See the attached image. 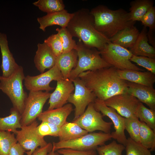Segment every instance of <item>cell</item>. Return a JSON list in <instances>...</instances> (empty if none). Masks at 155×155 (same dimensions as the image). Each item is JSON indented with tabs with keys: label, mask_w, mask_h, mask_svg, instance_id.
<instances>
[{
	"label": "cell",
	"mask_w": 155,
	"mask_h": 155,
	"mask_svg": "<svg viewBox=\"0 0 155 155\" xmlns=\"http://www.w3.org/2000/svg\"><path fill=\"white\" fill-rule=\"evenodd\" d=\"M118 69L111 66L87 71L78 77L96 98L105 101L116 95L127 93V81L121 79Z\"/></svg>",
	"instance_id": "cell-1"
},
{
	"label": "cell",
	"mask_w": 155,
	"mask_h": 155,
	"mask_svg": "<svg viewBox=\"0 0 155 155\" xmlns=\"http://www.w3.org/2000/svg\"><path fill=\"white\" fill-rule=\"evenodd\" d=\"M73 13L66 27L73 37L78 38L86 45L99 51L111 42L96 29L94 18L89 9L82 8Z\"/></svg>",
	"instance_id": "cell-2"
},
{
	"label": "cell",
	"mask_w": 155,
	"mask_h": 155,
	"mask_svg": "<svg viewBox=\"0 0 155 155\" xmlns=\"http://www.w3.org/2000/svg\"><path fill=\"white\" fill-rule=\"evenodd\" d=\"M96 29L109 39L120 30L134 26L129 12L122 8L116 10L100 5L90 11Z\"/></svg>",
	"instance_id": "cell-3"
},
{
	"label": "cell",
	"mask_w": 155,
	"mask_h": 155,
	"mask_svg": "<svg viewBox=\"0 0 155 155\" xmlns=\"http://www.w3.org/2000/svg\"><path fill=\"white\" fill-rule=\"evenodd\" d=\"M75 50L78 55V62L76 67L70 73L69 79L72 81L83 72L112 66L104 61L97 49L86 45L80 40L77 43Z\"/></svg>",
	"instance_id": "cell-4"
},
{
	"label": "cell",
	"mask_w": 155,
	"mask_h": 155,
	"mask_svg": "<svg viewBox=\"0 0 155 155\" xmlns=\"http://www.w3.org/2000/svg\"><path fill=\"white\" fill-rule=\"evenodd\" d=\"M25 77L23 68L21 66L8 77L0 75V90L8 97L13 107L21 115L28 96L23 88Z\"/></svg>",
	"instance_id": "cell-5"
},
{
	"label": "cell",
	"mask_w": 155,
	"mask_h": 155,
	"mask_svg": "<svg viewBox=\"0 0 155 155\" xmlns=\"http://www.w3.org/2000/svg\"><path fill=\"white\" fill-rule=\"evenodd\" d=\"M99 51L106 62L118 69L140 71L144 70L131 62L130 59L133 55L126 48L110 42L106 44Z\"/></svg>",
	"instance_id": "cell-6"
},
{
	"label": "cell",
	"mask_w": 155,
	"mask_h": 155,
	"mask_svg": "<svg viewBox=\"0 0 155 155\" xmlns=\"http://www.w3.org/2000/svg\"><path fill=\"white\" fill-rule=\"evenodd\" d=\"M111 138L110 133H88L74 140L53 142L52 150L55 151L65 148L79 150H96L98 146L104 145L106 142Z\"/></svg>",
	"instance_id": "cell-7"
},
{
	"label": "cell",
	"mask_w": 155,
	"mask_h": 155,
	"mask_svg": "<svg viewBox=\"0 0 155 155\" xmlns=\"http://www.w3.org/2000/svg\"><path fill=\"white\" fill-rule=\"evenodd\" d=\"M50 94L46 91H30L21 115L22 127L28 125L36 120L42 112L43 106Z\"/></svg>",
	"instance_id": "cell-8"
},
{
	"label": "cell",
	"mask_w": 155,
	"mask_h": 155,
	"mask_svg": "<svg viewBox=\"0 0 155 155\" xmlns=\"http://www.w3.org/2000/svg\"><path fill=\"white\" fill-rule=\"evenodd\" d=\"M102 115L96 110L93 102L90 103L84 113L72 121L88 132L96 130L110 133L112 122H107L103 119Z\"/></svg>",
	"instance_id": "cell-9"
},
{
	"label": "cell",
	"mask_w": 155,
	"mask_h": 155,
	"mask_svg": "<svg viewBox=\"0 0 155 155\" xmlns=\"http://www.w3.org/2000/svg\"><path fill=\"white\" fill-rule=\"evenodd\" d=\"M38 125V122L35 120L28 125L22 126L16 135L17 143L27 151L25 152L27 155H32L37 148L43 147L48 143L37 133Z\"/></svg>",
	"instance_id": "cell-10"
},
{
	"label": "cell",
	"mask_w": 155,
	"mask_h": 155,
	"mask_svg": "<svg viewBox=\"0 0 155 155\" xmlns=\"http://www.w3.org/2000/svg\"><path fill=\"white\" fill-rule=\"evenodd\" d=\"M63 79L61 71L55 65L48 71L39 75L25 76L24 85L26 88L29 91L45 90L49 92L54 88L50 86L51 81H57Z\"/></svg>",
	"instance_id": "cell-11"
},
{
	"label": "cell",
	"mask_w": 155,
	"mask_h": 155,
	"mask_svg": "<svg viewBox=\"0 0 155 155\" xmlns=\"http://www.w3.org/2000/svg\"><path fill=\"white\" fill-rule=\"evenodd\" d=\"M72 82L75 86V92L70 95L68 102L73 104L75 107L74 120L84 113L87 106L94 102L96 97L78 77Z\"/></svg>",
	"instance_id": "cell-12"
},
{
	"label": "cell",
	"mask_w": 155,
	"mask_h": 155,
	"mask_svg": "<svg viewBox=\"0 0 155 155\" xmlns=\"http://www.w3.org/2000/svg\"><path fill=\"white\" fill-rule=\"evenodd\" d=\"M93 104L96 110L101 112L103 117L107 116L112 121L115 131L111 133L112 138L125 146L127 139L125 133L124 117L113 108L107 106L104 100L96 98Z\"/></svg>",
	"instance_id": "cell-13"
},
{
	"label": "cell",
	"mask_w": 155,
	"mask_h": 155,
	"mask_svg": "<svg viewBox=\"0 0 155 155\" xmlns=\"http://www.w3.org/2000/svg\"><path fill=\"white\" fill-rule=\"evenodd\" d=\"M104 102L107 106L126 118L135 115L140 102L136 98L127 93L115 95Z\"/></svg>",
	"instance_id": "cell-14"
},
{
	"label": "cell",
	"mask_w": 155,
	"mask_h": 155,
	"mask_svg": "<svg viewBox=\"0 0 155 155\" xmlns=\"http://www.w3.org/2000/svg\"><path fill=\"white\" fill-rule=\"evenodd\" d=\"M75 90L72 82L69 79L57 81L55 90L51 93L48 110H52L62 107L68 102V99Z\"/></svg>",
	"instance_id": "cell-15"
},
{
	"label": "cell",
	"mask_w": 155,
	"mask_h": 155,
	"mask_svg": "<svg viewBox=\"0 0 155 155\" xmlns=\"http://www.w3.org/2000/svg\"><path fill=\"white\" fill-rule=\"evenodd\" d=\"M0 48L2 62L1 66L2 76L8 77L20 67L16 62L8 46L6 34L0 32Z\"/></svg>",
	"instance_id": "cell-16"
},
{
	"label": "cell",
	"mask_w": 155,
	"mask_h": 155,
	"mask_svg": "<svg viewBox=\"0 0 155 155\" xmlns=\"http://www.w3.org/2000/svg\"><path fill=\"white\" fill-rule=\"evenodd\" d=\"M127 93L146 104L150 109L155 110V89L127 81Z\"/></svg>",
	"instance_id": "cell-17"
},
{
	"label": "cell",
	"mask_w": 155,
	"mask_h": 155,
	"mask_svg": "<svg viewBox=\"0 0 155 155\" xmlns=\"http://www.w3.org/2000/svg\"><path fill=\"white\" fill-rule=\"evenodd\" d=\"M34 59L37 69L41 73L46 69H50L55 65L56 57L45 43H39Z\"/></svg>",
	"instance_id": "cell-18"
},
{
	"label": "cell",
	"mask_w": 155,
	"mask_h": 155,
	"mask_svg": "<svg viewBox=\"0 0 155 155\" xmlns=\"http://www.w3.org/2000/svg\"><path fill=\"white\" fill-rule=\"evenodd\" d=\"M71 104H65L62 107L42 112L38 117L41 121L47 122L61 127L67 121L68 116L73 111Z\"/></svg>",
	"instance_id": "cell-19"
},
{
	"label": "cell",
	"mask_w": 155,
	"mask_h": 155,
	"mask_svg": "<svg viewBox=\"0 0 155 155\" xmlns=\"http://www.w3.org/2000/svg\"><path fill=\"white\" fill-rule=\"evenodd\" d=\"M73 15L64 9L62 11L47 14L38 17L37 21L40 24L39 28L44 32L48 27L54 25L59 26L61 28H66Z\"/></svg>",
	"instance_id": "cell-20"
},
{
	"label": "cell",
	"mask_w": 155,
	"mask_h": 155,
	"mask_svg": "<svg viewBox=\"0 0 155 155\" xmlns=\"http://www.w3.org/2000/svg\"><path fill=\"white\" fill-rule=\"evenodd\" d=\"M117 72L121 79L127 81L150 87H153L155 82V74L148 71L117 69Z\"/></svg>",
	"instance_id": "cell-21"
},
{
	"label": "cell",
	"mask_w": 155,
	"mask_h": 155,
	"mask_svg": "<svg viewBox=\"0 0 155 155\" xmlns=\"http://www.w3.org/2000/svg\"><path fill=\"white\" fill-rule=\"evenodd\" d=\"M148 31L147 28L144 26L135 44L129 50L133 55L155 59V49L149 43Z\"/></svg>",
	"instance_id": "cell-22"
},
{
	"label": "cell",
	"mask_w": 155,
	"mask_h": 155,
	"mask_svg": "<svg viewBox=\"0 0 155 155\" xmlns=\"http://www.w3.org/2000/svg\"><path fill=\"white\" fill-rule=\"evenodd\" d=\"M78 55L76 50L63 53L56 57L55 65L61 71L64 79L69 78L71 70L76 66Z\"/></svg>",
	"instance_id": "cell-23"
},
{
	"label": "cell",
	"mask_w": 155,
	"mask_h": 155,
	"mask_svg": "<svg viewBox=\"0 0 155 155\" xmlns=\"http://www.w3.org/2000/svg\"><path fill=\"white\" fill-rule=\"evenodd\" d=\"M140 32L134 26L125 28L109 39L111 43L129 49L135 44Z\"/></svg>",
	"instance_id": "cell-24"
},
{
	"label": "cell",
	"mask_w": 155,
	"mask_h": 155,
	"mask_svg": "<svg viewBox=\"0 0 155 155\" xmlns=\"http://www.w3.org/2000/svg\"><path fill=\"white\" fill-rule=\"evenodd\" d=\"M88 133L73 122L66 121L60 127L58 137L59 141H67L77 139Z\"/></svg>",
	"instance_id": "cell-25"
},
{
	"label": "cell",
	"mask_w": 155,
	"mask_h": 155,
	"mask_svg": "<svg viewBox=\"0 0 155 155\" xmlns=\"http://www.w3.org/2000/svg\"><path fill=\"white\" fill-rule=\"evenodd\" d=\"M21 114L14 107L11 109L10 114L8 116L0 117V130L13 133L16 135L17 129H21Z\"/></svg>",
	"instance_id": "cell-26"
},
{
	"label": "cell",
	"mask_w": 155,
	"mask_h": 155,
	"mask_svg": "<svg viewBox=\"0 0 155 155\" xmlns=\"http://www.w3.org/2000/svg\"><path fill=\"white\" fill-rule=\"evenodd\" d=\"M154 4V1L152 0H135L131 2L129 13L131 20L135 22L140 21Z\"/></svg>",
	"instance_id": "cell-27"
},
{
	"label": "cell",
	"mask_w": 155,
	"mask_h": 155,
	"mask_svg": "<svg viewBox=\"0 0 155 155\" xmlns=\"http://www.w3.org/2000/svg\"><path fill=\"white\" fill-rule=\"evenodd\" d=\"M140 143L151 151H154L155 131L143 122L140 121Z\"/></svg>",
	"instance_id": "cell-28"
},
{
	"label": "cell",
	"mask_w": 155,
	"mask_h": 155,
	"mask_svg": "<svg viewBox=\"0 0 155 155\" xmlns=\"http://www.w3.org/2000/svg\"><path fill=\"white\" fill-rule=\"evenodd\" d=\"M33 4L41 11L47 14L62 11L65 7L62 0H38Z\"/></svg>",
	"instance_id": "cell-29"
},
{
	"label": "cell",
	"mask_w": 155,
	"mask_h": 155,
	"mask_svg": "<svg viewBox=\"0 0 155 155\" xmlns=\"http://www.w3.org/2000/svg\"><path fill=\"white\" fill-rule=\"evenodd\" d=\"M135 115L155 131V110L147 108L140 102Z\"/></svg>",
	"instance_id": "cell-30"
},
{
	"label": "cell",
	"mask_w": 155,
	"mask_h": 155,
	"mask_svg": "<svg viewBox=\"0 0 155 155\" xmlns=\"http://www.w3.org/2000/svg\"><path fill=\"white\" fill-rule=\"evenodd\" d=\"M140 121L135 115L129 118L124 117L125 129L128 132L131 139L140 143Z\"/></svg>",
	"instance_id": "cell-31"
},
{
	"label": "cell",
	"mask_w": 155,
	"mask_h": 155,
	"mask_svg": "<svg viewBox=\"0 0 155 155\" xmlns=\"http://www.w3.org/2000/svg\"><path fill=\"white\" fill-rule=\"evenodd\" d=\"M15 134L0 130V155H7L11 148L17 143Z\"/></svg>",
	"instance_id": "cell-32"
},
{
	"label": "cell",
	"mask_w": 155,
	"mask_h": 155,
	"mask_svg": "<svg viewBox=\"0 0 155 155\" xmlns=\"http://www.w3.org/2000/svg\"><path fill=\"white\" fill-rule=\"evenodd\" d=\"M56 30L62 41L63 53L68 52L74 49H76L77 43L73 39V37L67 28H57Z\"/></svg>",
	"instance_id": "cell-33"
},
{
	"label": "cell",
	"mask_w": 155,
	"mask_h": 155,
	"mask_svg": "<svg viewBox=\"0 0 155 155\" xmlns=\"http://www.w3.org/2000/svg\"><path fill=\"white\" fill-rule=\"evenodd\" d=\"M125 147L126 155H152L150 150L130 137L127 139Z\"/></svg>",
	"instance_id": "cell-34"
},
{
	"label": "cell",
	"mask_w": 155,
	"mask_h": 155,
	"mask_svg": "<svg viewBox=\"0 0 155 155\" xmlns=\"http://www.w3.org/2000/svg\"><path fill=\"white\" fill-rule=\"evenodd\" d=\"M125 147L114 140L109 144L98 147L96 150L99 155H122Z\"/></svg>",
	"instance_id": "cell-35"
},
{
	"label": "cell",
	"mask_w": 155,
	"mask_h": 155,
	"mask_svg": "<svg viewBox=\"0 0 155 155\" xmlns=\"http://www.w3.org/2000/svg\"><path fill=\"white\" fill-rule=\"evenodd\" d=\"M60 128V127L53 124L42 121L38 125L36 130L39 135L44 138L48 135L58 137Z\"/></svg>",
	"instance_id": "cell-36"
},
{
	"label": "cell",
	"mask_w": 155,
	"mask_h": 155,
	"mask_svg": "<svg viewBox=\"0 0 155 155\" xmlns=\"http://www.w3.org/2000/svg\"><path fill=\"white\" fill-rule=\"evenodd\" d=\"M44 42L49 47L56 57L63 53L62 41L57 33L49 36L44 40Z\"/></svg>",
	"instance_id": "cell-37"
},
{
	"label": "cell",
	"mask_w": 155,
	"mask_h": 155,
	"mask_svg": "<svg viewBox=\"0 0 155 155\" xmlns=\"http://www.w3.org/2000/svg\"><path fill=\"white\" fill-rule=\"evenodd\" d=\"M130 61L145 68L148 71L155 74V59L133 55Z\"/></svg>",
	"instance_id": "cell-38"
},
{
	"label": "cell",
	"mask_w": 155,
	"mask_h": 155,
	"mask_svg": "<svg viewBox=\"0 0 155 155\" xmlns=\"http://www.w3.org/2000/svg\"><path fill=\"white\" fill-rule=\"evenodd\" d=\"M140 21L144 26L149 28L148 32H155V7H151L144 16Z\"/></svg>",
	"instance_id": "cell-39"
},
{
	"label": "cell",
	"mask_w": 155,
	"mask_h": 155,
	"mask_svg": "<svg viewBox=\"0 0 155 155\" xmlns=\"http://www.w3.org/2000/svg\"><path fill=\"white\" fill-rule=\"evenodd\" d=\"M57 152L62 155H97L96 150H79L70 148H62Z\"/></svg>",
	"instance_id": "cell-40"
},
{
	"label": "cell",
	"mask_w": 155,
	"mask_h": 155,
	"mask_svg": "<svg viewBox=\"0 0 155 155\" xmlns=\"http://www.w3.org/2000/svg\"><path fill=\"white\" fill-rule=\"evenodd\" d=\"M53 146V144L51 143H48L43 147L37 148L32 155H47L52 150Z\"/></svg>",
	"instance_id": "cell-41"
},
{
	"label": "cell",
	"mask_w": 155,
	"mask_h": 155,
	"mask_svg": "<svg viewBox=\"0 0 155 155\" xmlns=\"http://www.w3.org/2000/svg\"><path fill=\"white\" fill-rule=\"evenodd\" d=\"M25 150L18 143L11 148L7 155H24Z\"/></svg>",
	"instance_id": "cell-42"
},
{
	"label": "cell",
	"mask_w": 155,
	"mask_h": 155,
	"mask_svg": "<svg viewBox=\"0 0 155 155\" xmlns=\"http://www.w3.org/2000/svg\"><path fill=\"white\" fill-rule=\"evenodd\" d=\"M47 155H60V154L57 151H55L52 149V150L49 152Z\"/></svg>",
	"instance_id": "cell-43"
}]
</instances>
